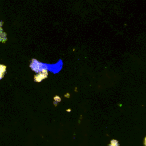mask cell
I'll return each instance as SVG.
<instances>
[{
  "label": "cell",
  "instance_id": "cell-1",
  "mask_svg": "<svg viewBox=\"0 0 146 146\" xmlns=\"http://www.w3.org/2000/svg\"><path fill=\"white\" fill-rule=\"evenodd\" d=\"M3 24L2 22H0V42H5V40H6V33L3 32V29L1 27L2 25Z\"/></svg>",
  "mask_w": 146,
  "mask_h": 146
},
{
  "label": "cell",
  "instance_id": "cell-2",
  "mask_svg": "<svg viewBox=\"0 0 146 146\" xmlns=\"http://www.w3.org/2000/svg\"><path fill=\"white\" fill-rule=\"evenodd\" d=\"M6 70V66L4 65L0 64V79H1L4 75Z\"/></svg>",
  "mask_w": 146,
  "mask_h": 146
}]
</instances>
